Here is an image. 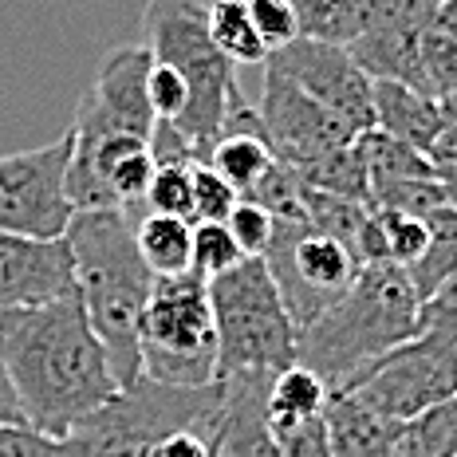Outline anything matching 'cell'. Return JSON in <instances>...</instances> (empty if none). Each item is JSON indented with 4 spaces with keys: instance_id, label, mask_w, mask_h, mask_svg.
<instances>
[{
    "instance_id": "6da1fadb",
    "label": "cell",
    "mask_w": 457,
    "mask_h": 457,
    "mask_svg": "<svg viewBox=\"0 0 457 457\" xmlns=\"http://www.w3.org/2000/svg\"><path fill=\"white\" fill-rule=\"evenodd\" d=\"M0 363L28 426L71 434L119 390V375L75 292L0 312Z\"/></svg>"
},
{
    "instance_id": "7a4b0ae2",
    "label": "cell",
    "mask_w": 457,
    "mask_h": 457,
    "mask_svg": "<svg viewBox=\"0 0 457 457\" xmlns=\"http://www.w3.org/2000/svg\"><path fill=\"white\" fill-rule=\"evenodd\" d=\"M63 241L71 249L75 296L103 339L119 386L142 378L138 336L154 272L135 241V217L122 209H75Z\"/></svg>"
},
{
    "instance_id": "3957f363",
    "label": "cell",
    "mask_w": 457,
    "mask_h": 457,
    "mask_svg": "<svg viewBox=\"0 0 457 457\" xmlns=\"http://www.w3.org/2000/svg\"><path fill=\"white\" fill-rule=\"evenodd\" d=\"M418 292L398 264H363L347 292L296 331V363L339 390L367 363L418 336Z\"/></svg>"
},
{
    "instance_id": "277c9868",
    "label": "cell",
    "mask_w": 457,
    "mask_h": 457,
    "mask_svg": "<svg viewBox=\"0 0 457 457\" xmlns=\"http://www.w3.org/2000/svg\"><path fill=\"white\" fill-rule=\"evenodd\" d=\"M142 28H146V40H142L146 52L182 75L189 99L174 127L189 142L197 162H205L213 142L221 138L228 107L241 95L237 68L209 36L202 0H146Z\"/></svg>"
},
{
    "instance_id": "5b68a950",
    "label": "cell",
    "mask_w": 457,
    "mask_h": 457,
    "mask_svg": "<svg viewBox=\"0 0 457 457\" xmlns=\"http://www.w3.org/2000/svg\"><path fill=\"white\" fill-rule=\"evenodd\" d=\"M209 308L217 328V375L276 370L296 363V323L264 256H245L209 276Z\"/></svg>"
},
{
    "instance_id": "8992f818",
    "label": "cell",
    "mask_w": 457,
    "mask_h": 457,
    "mask_svg": "<svg viewBox=\"0 0 457 457\" xmlns=\"http://www.w3.org/2000/svg\"><path fill=\"white\" fill-rule=\"evenodd\" d=\"M142 378L166 386L217 383V328L202 272L154 276L138 336Z\"/></svg>"
},
{
    "instance_id": "52a82bcc",
    "label": "cell",
    "mask_w": 457,
    "mask_h": 457,
    "mask_svg": "<svg viewBox=\"0 0 457 457\" xmlns=\"http://www.w3.org/2000/svg\"><path fill=\"white\" fill-rule=\"evenodd\" d=\"M221 406V383L166 386L135 378L71 430L83 457H150L166 434L209 422Z\"/></svg>"
},
{
    "instance_id": "ba28073f",
    "label": "cell",
    "mask_w": 457,
    "mask_h": 457,
    "mask_svg": "<svg viewBox=\"0 0 457 457\" xmlns=\"http://www.w3.org/2000/svg\"><path fill=\"white\" fill-rule=\"evenodd\" d=\"M264 264L280 288L296 331L308 320H316L331 300H339L363 269L347 245L308 221H276Z\"/></svg>"
},
{
    "instance_id": "9c48e42d",
    "label": "cell",
    "mask_w": 457,
    "mask_h": 457,
    "mask_svg": "<svg viewBox=\"0 0 457 457\" xmlns=\"http://www.w3.org/2000/svg\"><path fill=\"white\" fill-rule=\"evenodd\" d=\"M339 390L355 395L363 406L395 422H406L445 398H457V343L414 336L367 363Z\"/></svg>"
},
{
    "instance_id": "30bf717a",
    "label": "cell",
    "mask_w": 457,
    "mask_h": 457,
    "mask_svg": "<svg viewBox=\"0 0 457 457\" xmlns=\"http://www.w3.org/2000/svg\"><path fill=\"white\" fill-rule=\"evenodd\" d=\"M71 135L0 154V233L63 237L75 205L68 197Z\"/></svg>"
},
{
    "instance_id": "8fae6325",
    "label": "cell",
    "mask_w": 457,
    "mask_h": 457,
    "mask_svg": "<svg viewBox=\"0 0 457 457\" xmlns=\"http://www.w3.org/2000/svg\"><path fill=\"white\" fill-rule=\"evenodd\" d=\"M146 75H150L146 44L111 47L103 55L99 71H95L87 95L75 107L71 138L95 142V138H119V135H135V138L154 135L158 119H154V107H150Z\"/></svg>"
},
{
    "instance_id": "7c38bea8",
    "label": "cell",
    "mask_w": 457,
    "mask_h": 457,
    "mask_svg": "<svg viewBox=\"0 0 457 457\" xmlns=\"http://www.w3.org/2000/svg\"><path fill=\"white\" fill-rule=\"evenodd\" d=\"M264 68L280 71L284 79H292L296 87H303L312 99H320L323 107H331L355 135L367 127H375V99H370L375 79L359 68L355 55H351L343 44L296 36L292 44L269 52Z\"/></svg>"
},
{
    "instance_id": "4fadbf2b",
    "label": "cell",
    "mask_w": 457,
    "mask_h": 457,
    "mask_svg": "<svg viewBox=\"0 0 457 457\" xmlns=\"http://www.w3.org/2000/svg\"><path fill=\"white\" fill-rule=\"evenodd\" d=\"M256 114H261L264 135H269L276 158L296 170L308 166L312 158L328 154V150L355 142V130L336 111L323 107L320 99H312L303 87H296V83L284 79L272 68H264Z\"/></svg>"
},
{
    "instance_id": "5bb4252c",
    "label": "cell",
    "mask_w": 457,
    "mask_h": 457,
    "mask_svg": "<svg viewBox=\"0 0 457 457\" xmlns=\"http://www.w3.org/2000/svg\"><path fill=\"white\" fill-rule=\"evenodd\" d=\"M68 292H75V269L63 237L0 233V312L52 303Z\"/></svg>"
},
{
    "instance_id": "9a60e30c",
    "label": "cell",
    "mask_w": 457,
    "mask_h": 457,
    "mask_svg": "<svg viewBox=\"0 0 457 457\" xmlns=\"http://www.w3.org/2000/svg\"><path fill=\"white\" fill-rule=\"evenodd\" d=\"M217 383H221V411L213 430V457H280L264 414L272 375L237 370V375H217Z\"/></svg>"
},
{
    "instance_id": "2e32d148",
    "label": "cell",
    "mask_w": 457,
    "mask_h": 457,
    "mask_svg": "<svg viewBox=\"0 0 457 457\" xmlns=\"http://www.w3.org/2000/svg\"><path fill=\"white\" fill-rule=\"evenodd\" d=\"M323 422H328V442L336 457H390L395 453V437L403 430V422L370 411L347 390H331L328 395Z\"/></svg>"
},
{
    "instance_id": "e0dca14e",
    "label": "cell",
    "mask_w": 457,
    "mask_h": 457,
    "mask_svg": "<svg viewBox=\"0 0 457 457\" xmlns=\"http://www.w3.org/2000/svg\"><path fill=\"white\" fill-rule=\"evenodd\" d=\"M370 99H375L378 130L411 142L418 150H430V142L437 138V127H442V99L398 79H375Z\"/></svg>"
},
{
    "instance_id": "ac0fdd59",
    "label": "cell",
    "mask_w": 457,
    "mask_h": 457,
    "mask_svg": "<svg viewBox=\"0 0 457 457\" xmlns=\"http://www.w3.org/2000/svg\"><path fill=\"white\" fill-rule=\"evenodd\" d=\"M209 166L225 178L237 194H249L261 182V174L276 162V150L269 135H264V122L256 127H237V130H221V138L209 150Z\"/></svg>"
},
{
    "instance_id": "d6986e66",
    "label": "cell",
    "mask_w": 457,
    "mask_h": 457,
    "mask_svg": "<svg viewBox=\"0 0 457 457\" xmlns=\"http://www.w3.org/2000/svg\"><path fill=\"white\" fill-rule=\"evenodd\" d=\"M135 241L154 276H174L194 269V221L170 213H138Z\"/></svg>"
},
{
    "instance_id": "ffe728a7",
    "label": "cell",
    "mask_w": 457,
    "mask_h": 457,
    "mask_svg": "<svg viewBox=\"0 0 457 457\" xmlns=\"http://www.w3.org/2000/svg\"><path fill=\"white\" fill-rule=\"evenodd\" d=\"M292 4H296L300 36L347 47L378 21L383 0H292Z\"/></svg>"
},
{
    "instance_id": "44dd1931",
    "label": "cell",
    "mask_w": 457,
    "mask_h": 457,
    "mask_svg": "<svg viewBox=\"0 0 457 457\" xmlns=\"http://www.w3.org/2000/svg\"><path fill=\"white\" fill-rule=\"evenodd\" d=\"M328 383L316 375L312 367L292 363L284 370H276L269 383V398H264V414H269V426H292L303 422V418H316L328 406Z\"/></svg>"
},
{
    "instance_id": "7402d4cb",
    "label": "cell",
    "mask_w": 457,
    "mask_h": 457,
    "mask_svg": "<svg viewBox=\"0 0 457 457\" xmlns=\"http://www.w3.org/2000/svg\"><path fill=\"white\" fill-rule=\"evenodd\" d=\"M359 150H363V162H367L370 189L390 186V182H411V178H437L426 150L386 135V130H378V127L359 130Z\"/></svg>"
},
{
    "instance_id": "603a6c76",
    "label": "cell",
    "mask_w": 457,
    "mask_h": 457,
    "mask_svg": "<svg viewBox=\"0 0 457 457\" xmlns=\"http://www.w3.org/2000/svg\"><path fill=\"white\" fill-rule=\"evenodd\" d=\"M418 68H422V87L434 99L457 95V12L450 4H437L418 44Z\"/></svg>"
},
{
    "instance_id": "cb8c5ba5",
    "label": "cell",
    "mask_w": 457,
    "mask_h": 457,
    "mask_svg": "<svg viewBox=\"0 0 457 457\" xmlns=\"http://www.w3.org/2000/svg\"><path fill=\"white\" fill-rule=\"evenodd\" d=\"M205 21L213 44L221 47V55L233 68H264L269 47L256 36L245 0H213V4H205Z\"/></svg>"
},
{
    "instance_id": "d4e9b609",
    "label": "cell",
    "mask_w": 457,
    "mask_h": 457,
    "mask_svg": "<svg viewBox=\"0 0 457 457\" xmlns=\"http://www.w3.org/2000/svg\"><path fill=\"white\" fill-rule=\"evenodd\" d=\"M303 186L320 189V194H336L351 197V202H367L370 205V178H367V162L359 150V135L347 146H336L328 154L312 158L308 166H300Z\"/></svg>"
},
{
    "instance_id": "484cf974",
    "label": "cell",
    "mask_w": 457,
    "mask_h": 457,
    "mask_svg": "<svg viewBox=\"0 0 457 457\" xmlns=\"http://www.w3.org/2000/svg\"><path fill=\"white\" fill-rule=\"evenodd\" d=\"M426 225H430V241H426L422 256L406 269L418 300H426L437 284L450 280L457 272V202L434 209V213L426 217Z\"/></svg>"
},
{
    "instance_id": "4316f807",
    "label": "cell",
    "mask_w": 457,
    "mask_h": 457,
    "mask_svg": "<svg viewBox=\"0 0 457 457\" xmlns=\"http://www.w3.org/2000/svg\"><path fill=\"white\" fill-rule=\"evenodd\" d=\"M390 457H457V398L406 418Z\"/></svg>"
},
{
    "instance_id": "83f0119b",
    "label": "cell",
    "mask_w": 457,
    "mask_h": 457,
    "mask_svg": "<svg viewBox=\"0 0 457 457\" xmlns=\"http://www.w3.org/2000/svg\"><path fill=\"white\" fill-rule=\"evenodd\" d=\"M303 189H308V186H303L300 170L276 158L272 166L261 174V182H256L249 194H241V197L261 202L276 217V221H308V217H303Z\"/></svg>"
},
{
    "instance_id": "f1b7e54d",
    "label": "cell",
    "mask_w": 457,
    "mask_h": 457,
    "mask_svg": "<svg viewBox=\"0 0 457 457\" xmlns=\"http://www.w3.org/2000/svg\"><path fill=\"white\" fill-rule=\"evenodd\" d=\"M375 209V221H378V237H383V256L386 264H398V269H411V264L422 256L426 241H430V225L426 217L403 213V209Z\"/></svg>"
},
{
    "instance_id": "f546056e",
    "label": "cell",
    "mask_w": 457,
    "mask_h": 457,
    "mask_svg": "<svg viewBox=\"0 0 457 457\" xmlns=\"http://www.w3.org/2000/svg\"><path fill=\"white\" fill-rule=\"evenodd\" d=\"M194 162H158L150 189L142 197V213H170L194 221Z\"/></svg>"
},
{
    "instance_id": "4dcf8cb0",
    "label": "cell",
    "mask_w": 457,
    "mask_h": 457,
    "mask_svg": "<svg viewBox=\"0 0 457 457\" xmlns=\"http://www.w3.org/2000/svg\"><path fill=\"white\" fill-rule=\"evenodd\" d=\"M450 189L442 186V178H411V182H390L370 189V205L378 209H403L414 217H430L434 209L450 205Z\"/></svg>"
},
{
    "instance_id": "1f68e13d",
    "label": "cell",
    "mask_w": 457,
    "mask_h": 457,
    "mask_svg": "<svg viewBox=\"0 0 457 457\" xmlns=\"http://www.w3.org/2000/svg\"><path fill=\"white\" fill-rule=\"evenodd\" d=\"M0 457H83L71 434H44L28 422H0Z\"/></svg>"
},
{
    "instance_id": "d6a6232c",
    "label": "cell",
    "mask_w": 457,
    "mask_h": 457,
    "mask_svg": "<svg viewBox=\"0 0 457 457\" xmlns=\"http://www.w3.org/2000/svg\"><path fill=\"white\" fill-rule=\"evenodd\" d=\"M237 261H245V253L225 221H194V272L209 280V276L233 269Z\"/></svg>"
},
{
    "instance_id": "836d02e7",
    "label": "cell",
    "mask_w": 457,
    "mask_h": 457,
    "mask_svg": "<svg viewBox=\"0 0 457 457\" xmlns=\"http://www.w3.org/2000/svg\"><path fill=\"white\" fill-rule=\"evenodd\" d=\"M225 225H228V233L237 237L245 256H264V249H269V241L276 233V217L261 202H253V197H237Z\"/></svg>"
},
{
    "instance_id": "e575fe53",
    "label": "cell",
    "mask_w": 457,
    "mask_h": 457,
    "mask_svg": "<svg viewBox=\"0 0 457 457\" xmlns=\"http://www.w3.org/2000/svg\"><path fill=\"white\" fill-rule=\"evenodd\" d=\"M189 174H194V221H225L241 194L209 162H194Z\"/></svg>"
},
{
    "instance_id": "d590c367",
    "label": "cell",
    "mask_w": 457,
    "mask_h": 457,
    "mask_svg": "<svg viewBox=\"0 0 457 457\" xmlns=\"http://www.w3.org/2000/svg\"><path fill=\"white\" fill-rule=\"evenodd\" d=\"M245 8H249L256 36L264 40L269 52H276V47H284V44H292L300 36L296 4H292V0H245Z\"/></svg>"
},
{
    "instance_id": "8d00e7d4",
    "label": "cell",
    "mask_w": 457,
    "mask_h": 457,
    "mask_svg": "<svg viewBox=\"0 0 457 457\" xmlns=\"http://www.w3.org/2000/svg\"><path fill=\"white\" fill-rule=\"evenodd\" d=\"M418 336H437L457 343V272L418 303Z\"/></svg>"
},
{
    "instance_id": "74e56055",
    "label": "cell",
    "mask_w": 457,
    "mask_h": 457,
    "mask_svg": "<svg viewBox=\"0 0 457 457\" xmlns=\"http://www.w3.org/2000/svg\"><path fill=\"white\" fill-rule=\"evenodd\" d=\"M272 437H276V445H280V457H336L331 453V442H328V422H323V414L303 418V422H292V426H276Z\"/></svg>"
},
{
    "instance_id": "f35d334b",
    "label": "cell",
    "mask_w": 457,
    "mask_h": 457,
    "mask_svg": "<svg viewBox=\"0 0 457 457\" xmlns=\"http://www.w3.org/2000/svg\"><path fill=\"white\" fill-rule=\"evenodd\" d=\"M146 91H150V107H154V119L162 122H178L186 111V83L170 63H162L150 55V75H146Z\"/></svg>"
},
{
    "instance_id": "ab89813d",
    "label": "cell",
    "mask_w": 457,
    "mask_h": 457,
    "mask_svg": "<svg viewBox=\"0 0 457 457\" xmlns=\"http://www.w3.org/2000/svg\"><path fill=\"white\" fill-rule=\"evenodd\" d=\"M426 154H430L442 186L450 189V197L457 202V95L442 99V127H437V138L430 142Z\"/></svg>"
},
{
    "instance_id": "60d3db41",
    "label": "cell",
    "mask_w": 457,
    "mask_h": 457,
    "mask_svg": "<svg viewBox=\"0 0 457 457\" xmlns=\"http://www.w3.org/2000/svg\"><path fill=\"white\" fill-rule=\"evenodd\" d=\"M221 411V406H217ZM213 430H217V414L209 422L182 426V430L166 434L162 442L150 450V457H213Z\"/></svg>"
},
{
    "instance_id": "b9f144b4",
    "label": "cell",
    "mask_w": 457,
    "mask_h": 457,
    "mask_svg": "<svg viewBox=\"0 0 457 457\" xmlns=\"http://www.w3.org/2000/svg\"><path fill=\"white\" fill-rule=\"evenodd\" d=\"M0 422H24L21 403H16V390L8 383V370L0 363Z\"/></svg>"
},
{
    "instance_id": "7bdbcfd3",
    "label": "cell",
    "mask_w": 457,
    "mask_h": 457,
    "mask_svg": "<svg viewBox=\"0 0 457 457\" xmlns=\"http://www.w3.org/2000/svg\"><path fill=\"white\" fill-rule=\"evenodd\" d=\"M442 4H450V8H453V12H457V0H442Z\"/></svg>"
}]
</instances>
